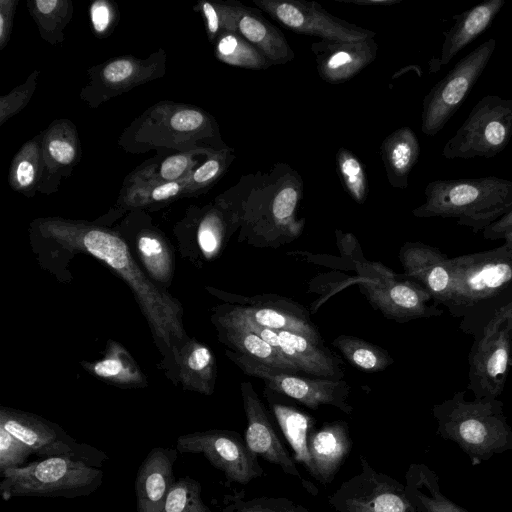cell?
Segmentation results:
<instances>
[{
	"instance_id": "cell-37",
	"label": "cell",
	"mask_w": 512,
	"mask_h": 512,
	"mask_svg": "<svg viewBox=\"0 0 512 512\" xmlns=\"http://www.w3.org/2000/svg\"><path fill=\"white\" fill-rule=\"evenodd\" d=\"M38 138L25 143L11 164L9 182L20 193L33 192L41 184L44 164L42 139L39 142Z\"/></svg>"
},
{
	"instance_id": "cell-23",
	"label": "cell",
	"mask_w": 512,
	"mask_h": 512,
	"mask_svg": "<svg viewBox=\"0 0 512 512\" xmlns=\"http://www.w3.org/2000/svg\"><path fill=\"white\" fill-rule=\"evenodd\" d=\"M177 455L176 448L155 447L141 462L135 478L137 512H164L176 481L173 466Z\"/></svg>"
},
{
	"instance_id": "cell-50",
	"label": "cell",
	"mask_w": 512,
	"mask_h": 512,
	"mask_svg": "<svg viewBox=\"0 0 512 512\" xmlns=\"http://www.w3.org/2000/svg\"><path fill=\"white\" fill-rule=\"evenodd\" d=\"M483 236L489 240L512 241V210L486 227Z\"/></svg>"
},
{
	"instance_id": "cell-6",
	"label": "cell",
	"mask_w": 512,
	"mask_h": 512,
	"mask_svg": "<svg viewBox=\"0 0 512 512\" xmlns=\"http://www.w3.org/2000/svg\"><path fill=\"white\" fill-rule=\"evenodd\" d=\"M453 278L449 313L466 319L512 291V241L482 252L449 258Z\"/></svg>"
},
{
	"instance_id": "cell-14",
	"label": "cell",
	"mask_w": 512,
	"mask_h": 512,
	"mask_svg": "<svg viewBox=\"0 0 512 512\" xmlns=\"http://www.w3.org/2000/svg\"><path fill=\"white\" fill-rule=\"evenodd\" d=\"M288 30L329 41H361L374 38L375 32L348 23L328 13L318 2L305 0H253Z\"/></svg>"
},
{
	"instance_id": "cell-41",
	"label": "cell",
	"mask_w": 512,
	"mask_h": 512,
	"mask_svg": "<svg viewBox=\"0 0 512 512\" xmlns=\"http://www.w3.org/2000/svg\"><path fill=\"white\" fill-rule=\"evenodd\" d=\"M29 11L44 39L57 43L63 40L62 30L72 17V5L63 0L29 1Z\"/></svg>"
},
{
	"instance_id": "cell-28",
	"label": "cell",
	"mask_w": 512,
	"mask_h": 512,
	"mask_svg": "<svg viewBox=\"0 0 512 512\" xmlns=\"http://www.w3.org/2000/svg\"><path fill=\"white\" fill-rule=\"evenodd\" d=\"M505 0H485L464 12L454 15V24L443 32L438 65L448 64L458 52L477 39L493 23Z\"/></svg>"
},
{
	"instance_id": "cell-5",
	"label": "cell",
	"mask_w": 512,
	"mask_h": 512,
	"mask_svg": "<svg viewBox=\"0 0 512 512\" xmlns=\"http://www.w3.org/2000/svg\"><path fill=\"white\" fill-rule=\"evenodd\" d=\"M0 475V493L5 501L15 497L88 496L101 486L104 478L101 468L66 456L40 458Z\"/></svg>"
},
{
	"instance_id": "cell-25",
	"label": "cell",
	"mask_w": 512,
	"mask_h": 512,
	"mask_svg": "<svg viewBox=\"0 0 512 512\" xmlns=\"http://www.w3.org/2000/svg\"><path fill=\"white\" fill-rule=\"evenodd\" d=\"M184 389L212 395L216 382V360L212 351L199 341L187 338L173 351L169 370Z\"/></svg>"
},
{
	"instance_id": "cell-20",
	"label": "cell",
	"mask_w": 512,
	"mask_h": 512,
	"mask_svg": "<svg viewBox=\"0 0 512 512\" xmlns=\"http://www.w3.org/2000/svg\"><path fill=\"white\" fill-rule=\"evenodd\" d=\"M399 260L407 278L421 285L435 303L449 308L453 278L449 258L442 251L422 242H406Z\"/></svg>"
},
{
	"instance_id": "cell-46",
	"label": "cell",
	"mask_w": 512,
	"mask_h": 512,
	"mask_svg": "<svg viewBox=\"0 0 512 512\" xmlns=\"http://www.w3.org/2000/svg\"><path fill=\"white\" fill-rule=\"evenodd\" d=\"M33 454L29 447L0 427V474L8 469L25 466Z\"/></svg>"
},
{
	"instance_id": "cell-52",
	"label": "cell",
	"mask_w": 512,
	"mask_h": 512,
	"mask_svg": "<svg viewBox=\"0 0 512 512\" xmlns=\"http://www.w3.org/2000/svg\"><path fill=\"white\" fill-rule=\"evenodd\" d=\"M360 6H389L401 2V0H337Z\"/></svg>"
},
{
	"instance_id": "cell-30",
	"label": "cell",
	"mask_w": 512,
	"mask_h": 512,
	"mask_svg": "<svg viewBox=\"0 0 512 512\" xmlns=\"http://www.w3.org/2000/svg\"><path fill=\"white\" fill-rule=\"evenodd\" d=\"M380 153L390 185L406 188L409 174L420 154L419 141L414 131L409 127L395 130L383 140Z\"/></svg>"
},
{
	"instance_id": "cell-10",
	"label": "cell",
	"mask_w": 512,
	"mask_h": 512,
	"mask_svg": "<svg viewBox=\"0 0 512 512\" xmlns=\"http://www.w3.org/2000/svg\"><path fill=\"white\" fill-rule=\"evenodd\" d=\"M0 427L40 458L66 456L98 468L108 459L103 451L86 443H78L60 426L33 413L1 407Z\"/></svg>"
},
{
	"instance_id": "cell-18",
	"label": "cell",
	"mask_w": 512,
	"mask_h": 512,
	"mask_svg": "<svg viewBox=\"0 0 512 512\" xmlns=\"http://www.w3.org/2000/svg\"><path fill=\"white\" fill-rule=\"evenodd\" d=\"M395 276L386 269L380 277L365 278L359 284L369 303L386 318L403 323L443 314L442 309L428 304L432 297L421 285Z\"/></svg>"
},
{
	"instance_id": "cell-47",
	"label": "cell",
	"mask_w": 512,
	"mask_h": 512,
	"mask_svg": "<svg viewBox=\"0 0 512 512\" xmlns=\"http://www.w3.org/2000/svg\"><path fill=\"white\" fill-rule=\"evenodd\" d=\"M37 76L35 71L24 84L0 99V125L26 106L35 90Z\"/></svg>"
},
{
	"instance_id": "cell-3",
	"label": "cell",
	"mask_w": 512,
	"mask_h": 512,
	"mask_svg": "<svg viewBox=\"0 0 512 512\" xmlns=\"http://www.w3.org/2000/svg\"><path fill=\"white\" fill-rule=\"evenodd\" d=\"M424 195L412 211L415 217L455 218L474 233L512 210V181L496 176L432 181Z\"/></svg>"
},
{
	"instance_id": "cell-11",
	"label": "cell",
	"mask_w": 512,
	"mask_h": 512,
	"mask_svg": "<svg viewBox=\"0 0 512 512\" xmlns=\"http://www.w3.org/2000/svg\"><path fill=\"white\" fill-rule=\"evenodd\" d=\"M301 185L288 180L281 184L268 202L245 207L239 241L258 247H278L300 236L304 221L295 218L301 198Z\"/></svg>"
},
{
	"instance_id": "cell-22",
	"label": "cell",
	"mask_w": 512,
	"mask_h": 512,
	"mask_svg": "<svg viewBox=\"0 0 512 512\" xmlns=\"http://www.w3.org/2000/svg\"><path fill=\"white\" fill-rule=\"evenodd\" d=\"M352 440L344 421L324 423L313 428L307 438L306 469L320 483L330 484L350 453Z\"/></svg>"
},
{
	"instance_id": "cell-51",
	"label": "cell",
	"mask_w": 512,
	"mask_h": 512,
	"mask_svg": "<svg viewBox=\"0 0 512 512\" xmlns=\"http://www.w3.org/2000/svg\"><path fill=\"white\" fill-rule=\"evenodd\" d=\"M17 1H0V49H3L10 39L13 16Z\"/></svg>"
},
{
	"instance_id": "cell-39",
	"label": "cell",
	"mask_w": 512,
	"mask_h": 512,
	"mask_svg": "<svg viewBox=\"0 0 512 512\" xmlns=\"http://www.w3.org/2000/svg\"><path fill=\"white\" fill-rule=\"evenodd\" d=\"M215 55L221 62L250 70H264L271 66L264 55L235 32H223L215 40Z\"/></svg>"
},
{
	"instance_id": "cell-31",
	"label": "cell",
	"mask_w": 512,
	"mask_h": 512,
	"mask_svg": "<svg viewBox=\"0 0 512 512\" xmlns=\"http://www.w3.org/2000/svg\"><path fill=\"white\" fill-rule=\"evenodd\" d=\"M93 376L120 388H143L147 379L129 352L118 342L109 340L104 357L94 362H81Z\"/></svg>"
},
{
	"instance_id": "cell-27",
	"label": "cell",
	"mask_w": 512,
	"mask_h": 512,
	"mask_svg": "<svg viewBox=\"0 0 512 512\" xmlns=\"http://www.w3.org/2000/svg\"><path fill=\"white\" fill-rule=\"evenodd\" d=\"M242 223L243 209L233 208L224 200H217L215 205L205 207L195 223L197 252L204 260L215 259Z\"/></svg>"
},
{
	"instance_id": "cell-29",
	"label": "cell",
	"mask_w": 512,
	"mask_h": 512,
	"mask_svg": "<svg viewBox=\"0 0 512 512\" xmlns=\"http://www.w3.org/2000/svg\"><path fill=\"white\" fill-rule=\"evenodd\" d=\"M218 338L229 350L250 357L272 368L300 373L299 369L256 333L212 315Z\"/></svg>"
},
{
	"instance_id": "cell-32",
	"label": "cell",
	"mask_w": 512,
	"mask_h": 512,
	"mask_svg": "<svg viewBox=\"0 0 512 512\" xmlns=\"http://www.w3.org/2000/svg\"><path fill=\"white\" fill-rule=\"evenodd\" d=\"M135 238V254L143 271L157 286L170 285L175 261L164 235L154 228L140 229Z\"/></svg>"
},
{
	"instance_id": "cell-34",
	"label": "cell",
	"mask_w": 512,
	"mask_h": 512,
	"mask_svg": "<svg viewBox=\"0 0 512 512\" xmlns=\"http://www.w3.org/2000/svg\"><path fill=\"white\" fill-rule=\"evenodd\" d=\"M43 175L56 177L79 160L80 144L74 125L68 120L51 124L42 136Z\"/></svg>"
},
{
	"instance_id": "cell-48",
	"label": "cell",
	"mask_w": 512,
	"mask_h": 512,
	"mask_svg": "<svg viewBox=\"0 0 512 512\" xmlns=\"http://www.w3.org/2000/svg\"><path fill=\"white\" fill-rule=\"evenodd\" d=\"M200 9L205 20L207 35L210 41H215L219 35L225 32V2L210 3L203 1L200 3Z\"/></svg>"
},
{
	"instance_id": "cell-24",
	"label": "cell",
	"mask_w": 512,
	"mask_h": 512,
	"mask_svg": "<svg viewBox=\"0 0 512 512\" xmlns=\"http://www.w3.org/2000/svg\"><path fill=\"white\" fill-rule=\"evenodd\" d=\"M165 55H151L144 61L131 56L119 57L108 61L96 72H91L92 80L90 90H97L96 94L104 100V96L113 97L123 91L131 89L145 81L160 75V67H164Z\"/></svg>"
},
{
	"instance_id": "cell-16",
	"label": "cell",
	"mask_w": 512,
	"mask_h": 512,
	"mask_svg": "<svg viewBox=\"0 0 512 512\" xmlns=\"http://www.w3.org/2000/svg\"><path fill=\"white\" fill-rule=\"evenodd\" d=\"M213 315L256 333L291 361L301 373L317 378L336 380H340L344 375L339 360L329 350L313 343L301 334L262 327L224 310L221 306L215 307Z\"/></svg>"
},
{
	"instance_id": "cell-33",
	"label": "cell",
	"mask_w": 512,
	"mask_h": 512,
	"mask_svg": "<svg viewBox=\"0 0 512 512\" xmlns=\"http://www.w3.org/2000/svg\"><path fill=\"white\" fill-rule=\"evenodd\" d=\"M405 492L417 512H469L443 495L438 475L423 463H413L405 474Z\"/></svg>"
},
{
	"instance_id": "cell-26",
	"label": "cell",
	"mask_w": 512,
	"mask_h": 512,
	"mask_svg": "<svg viewBox=\"0 0 512 512\" xmlns=\"http://www.w3.org/2000/svg\"><path fill=\"white\" fill-rule=\"evenodd\" d=\"M234 32L259 50L271 65L285 64L294 58V51L284 34L259 12L237 2Z\"/></svg>"
},
{
	"instance_id": "cell-49",
	"label": "cell",
	"mask_w": 512,
	"mask_h": 512,
	"mask_svg": "<svg viewBox=\"0 0 512 512\" xmlns=\"http://www.w3.org/2000/svg\"><path fill=\"white\" fill-rule=\"evenodd\" d=\"M90 19L95 34L105 36L112 29L115 12L105 0L94 1L90 7Z\"/></svg>"
},
{
	"instance_id": "cell-42",
	"label": "cell",
	"mask_w": 512,
	"mask_h": 512,
	"mask_svg": "<svg viewBox=\"0 0 512 512\" xmlns=\"http://www.w3.org/2000/svg\"><path fill=\"white\" fill-rule=\"evenodd\" d=\"M336 166L343 187L359 204L368 195V182L363 164L350 150L340 148L336 153Z\"/></svg>"
},
{
	"instance_id": "cell-43",
	"label": "cell",
	"mask_w": 512,
	"mask_h": 512,
	"mask_svg": "<svg viewBox=\"0 0 512 512\" xmlns=\"http://www.w3.org/2000/svg\"><path fill=\"white\" fill-rule=\"evenodd\" d=\"M232 150L223 148L213 151L188 178L187 195L202 193L211 187L232 162Z\"/></svg>"
},
{
	"instance_id": "cell-12",
	"label": "cell",
	"mask_w": 512,
	"mask_h": 512,
	"mask_svg": "<svg viewBox=\"0 0 512 512\" xmlns=\"http://www.w3.org/2000/svg\"><path fill=\"white\" fill-rule=\"evenodd\" d=\"M360 465L361 471L328 497L336 512H417L405 485L376 471L364 456H360Z\"/></svg>"
},
{
	"instance_id": "cell-1",
	"label": "cell",
	"mask_w": 512,
	"mask_h": 512,
	"mask_svg": "<svg viewBox=\"0 0 512 512\" xmlns=\"http://www.w3.org/2000/svg\"><path fill=\"white\" fill-rule=\"evenodd\" d=\"M40 236L59 252L85 253L104 263L130 288L150 327L155 344L168 360L188 336L180 302L157 286L134 258L129 244L117 232L83 221L48 218L37 221Z\"/></svg>"
},
{
	"instance_id": "cell-19",
	"label": "cell",
	"mask_w": 512,
	"mask_h": 512,
	"mask_svg": "<svg viewBox=\"0 0 512 512\" xmlns=\"http://www.w3.org/2000/svg\"><path fill=\"white\" fill-rule=\"evenodd\" d=\"M241 396L247 419L245 443L257 457L279 466L285 473L297 478L301 484L314 493V486L306 482L294 460L285 449L272 425L263 403L250 382H241Z\"/></svg>"
},
{
	"instance_id": "cell-35",
	"label": "cell",
	"mask_w": 512,
	"mask_h": 512,
	"mask_svg": "<svg viewBox=\"0 0 512 512\" xmlns=\"http://www.w3.org/2000/svg\"><path fill=\"white\" fill-rule=\"evenodd\" d=\"M209 151L211 150L207 148H198L169 155L158 166L154 164L135 171L127 178L128 184H158L182 180L198 167L199 160L196 156Z\"/></svg>"
},
{
	"instance_id": "cell-17",
	"label": "cell",
	"mask_w": 512,
	"mask_h": 512,
	"mask_svg": "<svg viewBox=\"0 0 512 512\" xmlns=\"http://www.w3.org/2000/svg\"><path fill=\"white\" fill-rule=\"evenodd\" d=\"M217 292L228 301L221 305L224 310L262 327L295 332L321 344L318 328L307 310L296 302L270 294L247 297Z\"/></svg>"
},
{
	"instance_id": "cell-4",
	"label": "cell",
	"mask_w": 512,
	"mask_h": 512,
	"mask_svg": "<svg viewBox=\"0 0 512 512\" xmlns=\"http://www.w3.org/2000/svg\"><path fill=\"white\" fill-rule=\"evenodd\" d=\"M465 391L432 407L437 434L455 442L476 464L512 449V428L499 399L469 401Z\"/></svg>"
},
{
	"instance_id": "cell-44",
	"label": "cell",
	"mask_w": 512,
	"mask_h": 512,
	"mask_svg": "<svg viewBox=\"0 0 512 512\" xmlns=\"http://www.w3.org/2000/svg\"><path fill=\"white\" fill-rule=\"evenodd\" d=\"M164 512H211L202 498L201 484L189 477L177 479L167 498Z\"/></svg>"
},
{
	"instance_id": "cell-13",
	"label": "cell",
	"mask_w": 512,
	"mask_h": 512,
	"mask_svg": "<svg viewBox=\"0 0 512 512\" xmlns=\"http://www.w3.org/2000/svg\"><path fill=\"white\" fill-rule=\"evenodd\" d=\"M179 453L202 454L230 482L247 484L263 475L257 456L238 432L210 429L177 438Z\"/></svg>"
},
{
	"instance_id": "cell-7",
	"label": "cell",
	"mask_w": 512,
	"mask_h": 512,
	"mask_svg": "<svg viewBox=\"0 0 512 512\" xmlns=\"http://www.w3.org/2000/svg\"><path fill=\"white\" fill-rule=\"evenodd\" d=\"M511 138L512 99L486 95L446 142L442 156L448 160L492 158L506 148Z\"/></svg>"
},
{
	"instance_id": "cell-40",
	"label": "cell",
	"mask_w": 512,
	"mask_h": 512,
	"mask_svg": "<svg viewBox=\"0 0 512 512\" xmlns=\"http://www.w3.org/2000/svg\"><path fill=\"white\" fill-rule=\"evenodd\" d=\"M271 409L292 446L296 458L306 467L308 462L307 438L314 428V419L294 407L276 402L271 403Z\"/></svg>"
},
{
	"instance_id": "cell-8",
	"label": "cell",
	"mask_w": 512,
	"mask_h": 512,
	"mask_svg": "<svg viewBox=\"0 0 512 512\" xmlns=\"http://www.w3.org/2000/svg\"><path fill=\"white\" fill-rule=\"evenodd\" d=\"M495 48L493 38L481 43L430 89L423 100L421 115V130L425 135H436L457 112L488 65Z\"/></svg>"
},
{
	"instance_id": "cell-2",
	"label": "cell",
	"mask_w": 512,
	"mask_h": 512,
	"mask_svg": "<svg viewBox=\"0 0 512 512\" xmlns=\"http://www.w3.org/2000/svg\"><path fill=\"white\" fill-rule=\"evenodd\" d=\"M459 326L473 337L468 390L476 399H498L512 369V291L461 320Z\"/></svg>"
},
{
	"instance_id": "cell-9",
	"label": "cell",
	"mask_w": 512,
	"mask_h": 512,
	"mask_svg": "<svg viewBox=\"0 0 512 512\" xmlns=\"http://www.w3.org/2000/svg\"><path fill=\"white\" fill-rule=\"evenodd\" d=\"M225 355L244 374L261 379L267 389L288 396L308 408L316 410L322 405H330L346 414L353 411L347 401L350 386L342 379L301 376L299 373L272 368L229 349Z\"/></svg>"
},
{
	"instance_id": "cell-21",
	"label": "cell",
	"mask_w": 512,
	"mask_h": 512,
	"mask_svg": "<svg viewBox=\"0 0 512 512\" xmlns=\"http://www.w3.org/2000/svg\"><path fill=\"white\" fill-rule=\"evenodd\" d=\"M311 50L315 55L319 76L327 83H344L376 58L378 46L374 38L361 41L313 42Z\"/></svg>"
},
{
	"instance_id": "cell-15",
	"label": "cell",
	"mask_w": 512,
	"mask_h": 512,
	"mask_svg": "<svg viewBox=\"0 0 512 512\" xmlns=\"http://www.w3.org/2000/svg\"><path fill=\"white\" fill-rule=\"evenodd\" d=\"M151 111L137 126L134 138L138 143L148 144L159 136L150 145H186L193 150L202 148L195 147L197 140L214 137L218 132L214 119L194 106L157 105Z\"/></svg>"
},
{
	"instance_id": "cell-36",
	"label": "cell",
	"mask_w": 512,
	"mask_h": 512,
	"mask_svg": "<svg viewBox=\"0 0 512 512\" xmlns=\"http://www.w3.org/2000/svg\"><path fill=\"white\" fill-rule=\"evenodd\" d=\"M188 178L189 175L174 182L125 185V189L118 199V206L128 210L166 204L187 195Z\"/></svg>"
},
{
	"instance_id": "cell-45",
	"label": "cell",
	"mask_w": 512,
	"mask_h": 512,
	"mask_svg": "<svg viewBox=\"0 0 512 512\" xmlns=\"http://www.w3.org/2000/svg\"><path fill=\"white\" fill-rule=\"evenodd\" d=\"M221 512H308V510L284 497H255L235 501Z\"/></svg>"
},
{
	"instance_id": "cell-38",
	"label": "cell",
	"mask_w": 512,
	"mask_h": 512,
	"mask_svg": "<svg viewBox=\"0 0 512 512\" xmlns=\"http://www.w3.org/2000/svg\"><path fill=\"white\" fill-rule=\"evenodd\" d=\"M332 344L352 366L365 372H380L394 362L388 351L358 337L340 335Z\"/></svg>"
}]
</instances>
